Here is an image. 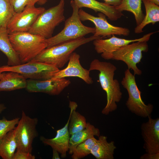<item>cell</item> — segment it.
Returning <instances> with one entry per match:
<instances>
[{"instance_id":"cell-8","label":"cell","mask_w":159,"mask_h":159,"mask_svg":"<svg viewBox=\"0 0 159 159\" xmlns=\"http://www.w3.org/2000/svg\"><path fill=\"white\" fill-rule=\"evenodd\" d=\"M37 118H31L22 111L21 118L14 129L17 149L32 153L34 139L38 135Z\"/></svg>"},{"instance_id":"cell-13","label":"cell","mask_w":159,"mask_h":159,"mask_svg":"<svg viewBox=\"0 0 159 159\" xmlns=\"http://www.w3.org/2000/svg\"><path fill=\"white\" fill-rule=\"evenodd\" d=\"M26 90L31 92H42L51 95L60 94L71 83L65 78L46 80L29 79L27 80Z\"/></svg>"},{"instance_id":"cell-26","label":"cell","mask_w":159,"mask_h":159,"mask_svg":"<svg viewBox=\"0 0 159 159\" xmlns=\"http://www.w3.org/2000/svg\"><path fill=\"white\" fill-rule=\"evenodd\" d=\"M97 141V139L93 137L79 144L72 154V158L80 159L90 154L91 150Z\"/></svg>"},{"instance_id":"cell-21","label":"cell","mask_w":159,"mask_h":159,"mask_svg":"<svg viewBox=\"0 0 159 159\" xmlns=\"http://www.w3.org/2000/svg\"><path fill=\"white\" fill-rule=\"evenodd\" d=\"M9 34L6 28H0V50L7 57L8 65H19L21 63L12 47Z\"/></svg>"},{"instance_id":"cell-22","label":"cell","mask_w":159,"mask_h":159,"mask_svg":"<svg viewBox=\"0 0 159 159\" xmlns=\"http://www.w3.org/2000/svg\"><path fill=\"white\" fill-rule=\"evenodd\" d=\"M145 8L146 15L141 23L135 28L134 32L140 34L143 32L144 28L151 23L153 25L159 21V6L147 0H142Z\"/></svg>"},{"instance_id":"cell-24","label":"cell","mask_w":159,"mask_h":159,"mask_svg":"<svg viewBox=\"0 0 159 159\" xmlns=\"http://www.w3.org/2000/svg\"><path fill=\"white\" fill-rule=\"evenodd\" d=\"M16 149L14 129L0 140V157L3 159H12Z\"/></svg>"},{"instance_id":"cell-4","label":"cell","mask_w":159,"mask_h":159,"mask_svg":"<svg viewBox=\"0 0 159 159\" xmlns=\"http://www.w3.org/2000/svg\"><path fill=\"white\" fill-rule=\"evenodd\" d=\"M70 5L72 9L71 16L65 21L63 29L56 35L46 39L47 47L84 37L90 33L94 34L95 27L85 26L81 22L79 15L80 9L73 0Z\"/></svg>"},{"instance_id":"cell-2","label":"cell","mask_w":159,"mask_h":159,"mask_svg":"<svg viewBox=\"0 0 159 159\" xmlns=\"http://www.w3.org/2000/svg\"><path fill=\"white\" fill-rule=\"evenodd\" d=\"M100 38H102L93 35L88 38L83 37L47 47L31 61L44 62L59 69L68 61L71 54L76 49L82 45Z\"/></svg>"},{"instance_id":"cell-15","label":"cell","mask_w":159,"mask_h":159,"mask_svg":"<svg viewBox=\"0 0 159 159\" xmlns=\"http://www.w3.org/2000/svg\"><path fill=\"white\" fill-rule=\"evenodd\" d=\"M80 56L75 52L71 54L67 66L64 69L59 70L51 78L56 79L68 77L79 78L86 83L91 85L93 81L90 76V71L84 68L80 62Z\"/></svg>"},{"instance_id":"cell-10","label":"cell","mask_w":159,"mask_h":159,"mask_svg":"<svg viewBox=\"0 0 159 159\" xmlns=\"http://www.w3.org/2000/svg\"><path fill=\"white\" fill-rule=\"evenodd\" d=\"M79 15L81 21H89L95 25V32L93 36L101 37H110L112 35L128 36L130 34L129 29L127 28L117 26L110 24L106 16L99 12L96 17L85 12L82 9H79Z\"/></svg>"},{"instance_id":"cell-17","label":"cell","mask_w":159,"mask_h":159,"mask_svg":"<svg viewBox=\"0 0 159 159\" xmlns=\"http://www.w3.org/2000/svg\"><path fill=\"white\" fill-rule=\"evenodd\" d=\"M79 9L86 7L95 12L102 13L110 20L115 21L124 15L122 12L117 10L115 6L100 2L95 0H73Z\"/></svg>"},{"instance_id":"cell-29","label":"cell","mask_w":159,"mask_h":159,"mask_svg":"<svg viewBox=\"0 0 159 159\" xmlns=\"http://www.w3.org/2000/svg\"><path fill=\"white\" fill-rule=\"evenodd\" d=\"M13 7L16 13L22 11L27 6L34 5L38 0H8Z\"/></svg>"},{"instance_id":"cell-34","label":"cell","mask_w":159,"mask_h":159,"mask_svg":"<svg viewBox=\"0 0 159 159\" xmlns=\"http://www.w3.org/2000/svg\"><path fill=\"white\" fill-rule=\"evenodd\" d=\"M6 109V107L4 104L0 103V114Z\"/></svg>"},{"instance_id":"cell-30","label":"cell","mask_w":159,"mask_h":159,"mask_svg":"<svg viewBox=\"0 0 159 159\" xmlns=\"http://www.w3.org/2000/svg\"><path fill=\"white\" fill-rule=\"evenodd\" d=\"M35 157L32 153L17 149L12 159H35Z\"/></svg>"},{"instance_id":"cell-36","label":"cell","mask_w":159,"mask_h":159,"mask_svg":"<svg viewBox=\"0 0 159 159\" xmlns=\"http://www.w3.org/2000/svg\"><path fill=\"white\" fill-rule=\"evenodd\" d=\"M150 2L159 6V0H147Z\"/></svg>"},{"instance_id":"cell-37","label":"cell","mask_w":159,"mask_h":159,"mask_svg":"<svg viewBox=\"0 0 159 159\" xmlns=\"http://www.w3.org/2000/svg\"><path fill=\"white\" fill-rule=\"evenodd\" d=\"M5 74V72H2L0 71V80L1 79L4 75Z\"/></svg>"},{"instance_id":"cell-11","label":"cell","mask_w":159,"mask_h":159,"mask_svg":"<svg viewBox=\"0 0 159 159\" xmlns=\"http://www.w3.org/2000/svg\"><path fill=\"white\" fill-rule=\"evenodd\" d=\"M45 10L44 7L28 5L21 11L15 12L7 26L9 33L28 32L38 16Z\"/></svg>"},{"instance_id":"cell-16","label":"cell","mask_w":159,"mask_h":159,"mask_svg":"<svg viewBox=\"0 0 159 159\" xmlns=\"http://www.w3.org/2000/svg\"><path fill=\"white\" fill-rule=\"evenodd\" d=\"M69 120V116L66 124L63 127L57 130L56 135L54 138L49 139L43 136L40 137V140L44 144L50 146L57 151L62 158L66 157L67 153L69 151L70 137L68 130Z\"/></svg>"},{"instance_id":"cell-32","label":"cell","mask_w":159,"mask_h":159,"mask_svg":"<svg viewBox=\"0 0 159 159\" xmlns=\"http://www.w3.org/2000/svg\"><path fill=\"white\" fill-rule=\"evenodd\" d=\"M105 3L109 5L116 6L120 4L122 0H103Z\"/></svg>"},{"instance_id":"cell-12","label":"cell","mask_w":159,"mask_h":159,"mask_svg":"<svg viewBox=\"0 0 159 159\" xmlns=\"http://www.w3.org/2000/svg\"><path fill=\"white\" fill-rule=\"evenodd\" d=\"M157 32H151L139 39H128L117 37L112 35L107 39L100 38L93 41L96 52L101 54V57L106 60L112 59L113 53L120 47L138 41L148 42L151 36Z\"/></svg>"},{"instance_id":"cell-9","label":"cell","mask_w":159,"mask_h":159,"mask_svg":"<svg viewBox=\"0 0 159 159\" xmlns=\"http://www.w3.org/2000/svg\"><path fill=\"white\" fill-rule=\"evenodd\" d=\"M123 46L113 54L112 59L121 61L125 62L128 69H132L134 75H140L142 71L137 67V64L141 62L142 52L148 50V46L146 41H138Z\"/></svg>"},{"instance_id":"cell-23","label":"cell","mask_w":159,"mask_h":159,"mask_svg":"<svg viewBox=\"0 0 159 159\" xmlns=\"http://www.w3.org/2000/svg\"><path fill=\"white\" fill-rule=\"evenodd\" d=\"M77 106L76 102L69 101L70 111L68 130L70 135L85 129L87 125L85 117L76 111Z\"/></svg>"},{"instance_id":"cell-28","label":"cell","mask_w":159,"mask_h":159,"mask_svg":"<svg viewBox=\"0 0 159 159\" xmlns=\"http://www.w3.org/2000/svg\"><path fill=\"white\" fill-rule=\"evenodd\" d=\"M17 117L11 120H8L3 117L0 119V140L8 132L14 129L20 120Z\"/></svg>"},{"instance_id":"cell-19","label":"cell","mask_w":159,"mask_h":159,"mask_svg":"<svg viewBox=\"0 0 159 159\" xmlns=\"http://www.w3.org/2000/svg\"><path fill=\"white\" fill-rule=\"evenodd\" d=\"M107 137L100 135L91 150L90 154L97 159H113L116 148L114 141L108 142Z\"/></svg>"},{"instance_id":"cell-35","label":"cell","mask_w":159,"mask_h":159,"mask_svg":"<svg viewBox=\"0 0 159 159\" xmlns=\"http://www.w3.org/2000/svg\"><path fill=\"white\" fill-rule=\"evenodd\" d=\"M37 2L38 4L42 5L44 4L48 0H38Z\"/></svg>"},{"instance_id":"cell-14","label":"cell","mask_w":159,"mask_h":159,"mask_svg":"<svg viewBox=\"0 0 159 159\" xmlns=\"http://www.w3.org/2000/svg\"><path fill=\"white\" fill-rule=\"evenodd\" d=\"M147 121L141 125V135L144 141L143 148L146 153H159V118L149 116Z\"/></svg>"},{"instance_id":"cell-33","label":"cell","mask_w":159,"mask_h":159,"mask_svg":"<svg viewBox=\"0 0 159 159\" xmlns=\"http://www.w3.org/2000/svg\"><path fill=\"white\" fill-rule=\"evenodd\" d=\"M53 154H52V159H60V158L59 156V153L56 150L52 149Z\"/></svg>"},{"instance_id":"cell-5","label":"cell","mask_w":159,"mask_h":159,"mask_svg":"<svg viewBox=\"0 0 159 159\" xmlns=\"http://www.w3.org/2000/svg\"><path fill=\"white\" fill-rule=\"evenodd\" d=\"M64 0L57 5L45 10L38 16L28 31L47 39L52 37L55 28L65 20Z\"/></svg>"},{"instance_id":"cell-25","label":"cell","mask_w":159,"mask_h":159,"mask_svg":"<svg viewBox=\"0 0 159 159\" xmlns=\"http://www.w3.org/2000/svg\"><path fill=\"white\" fill-rule=\"evenodd\" d=\"M142 0H122L120 4L115 7L120 11H127L132 13L137 26L141 23L145 16L142 10Z\"/></svg>"},{"instance_id":"cell-3","label":"cell","mask_w":159,"mask_h":159,"mask_svg":"<svg viewBox=\"0 0 159 159\" xmlns=\"http://www.w3.org/2000/svg\"><path fill=\"white\" fill-rule=\"evenodd\" d=\"M9 39L21 64L30 61L47 48L46 39L29 32L9 33Z\"/></svg>"},{"instance_id":"cell-27","label":"cell","mask_w":159,"mask_h":159,"mask_svg":"<svg viewBox=\"0 0 159 159\" xmlns=\"http://www.w3.org/2000/svg\"><path fill=\"white\" fill-rule=\"evenodd\" d=\"M15 12L8 0H0V28H6Z\"/></svg>"},{"instance_id":"cell-6","label":"cell","mask_w":159,"mask_h":159,"mask_svg":"<svg viewBox=\"0 0 159 159\" xmlns=\"http://www.w3.org/2000/svg\"><path fill=\"white\" fill-rule=\"evenodd\" d=\"M123 87L127 90L128 98L126 105L128 110L136 115L143 117L151 115L153 109L150 103L145 104L142 100L141 92L138 89L135 81V75L127 69L121 82Z\"/></svg>"},{"instance_id":"cell-31","label":"cell","mask_w":159,"mask_h":159,"mask_svg":"<svg viewBox=\"0 0 159 159\" xmlns=\"http://www.w3.org/2000/svg\"><path fill=\"white\" fill-rule=\"evenodd\" d=\"M140 159H159V153L151 154L146 153L141 156Z\"/></svg>"},{"instance_id":"cell-7","label":"cell","mask_w":159,"mask_h":159,"mask_svg":"<svg viewBox=\"0 0 159 159\" xmlns=\"http://www.w3.org/2000/svg\"><path fill=\"white\" fill-rule=\"evenodd\" d=\"M59 70L54 66L44 62L30 61L19 65L0 66V71H12L19 73L26 79L42 80L51 79Z\"/></svg>"},{"instance_id":"cell-18","label":"cell","mask_w":159,"mask_h":159,"mask_svg":"<svg viewBox=\"0 0 159 159\" xmlns=\"http://www.w3.org/2000/svg\"><path fill=\"white\" fill-rule=\"evenodd\" d=\"M0 80V92L10 91L26 88L27 79L21 74L12 71L6 72Z\"/></svg>"},{"instance_id":"cell-20","label":"cell","mask_w":159,"mask_h":159,"mask_svg":"<svg viewBox=\"0 0 159 159\" xmlns=\"http://www.w3.org/2000/svg\"><path fill=\"white\" fill-rule=\"evenodd\" d=\"M99 129L87 122L86 127L70 135L69 142V153L72 154L76 147L87 139L95 136H100Z\"/></svg>"},{"instance_id":"cell-1","label":"cell","mask_w":159,"mask_h":159,"mask_svg":"<svg viewBox=\"0 0 159 159\" xmlns=\"http://www.w3.org/2000/svg\"><path fill=\"white\" fill-rule=\"evenodd\" d=\"M117 67L109 62L101 61L97 59L91 62L89 70H96L99 72V81L102 89L106 93L107 103L102 111V113L108 115L117 108V103L120 102L122 98V92L119 82L114 79L115 72Z\"/></svg>"}]
</instances>
